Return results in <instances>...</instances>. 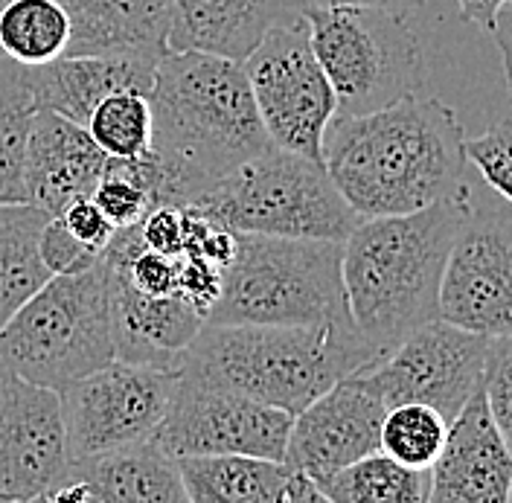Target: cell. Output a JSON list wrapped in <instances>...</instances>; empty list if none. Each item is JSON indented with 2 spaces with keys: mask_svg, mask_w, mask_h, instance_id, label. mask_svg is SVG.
I'll list each match as a JSON object with an SVG mask.
<instances>
[{
  "mask_svg": "<svg viewBox=\"0 0 512 503\" xmlns=\"http://www.w3.org/2000/svg\"><path fill=\"white\" fill-rule=\"evenodd\" d=\"M466 131L437 96H405L370 114H335L323 166L361 219L472 198Z\"/></svg>",
  "mask_w": 512,
  "mask_h": 503,
  "instance_id": "cell-1",
  "label": "cell"
},
{
  "mask_svg": "<svg viewBox=\"0 0 512 503\" xmlns=\"http://www.w3.org/2000/svg\"><path fill=\"white\" fill-rule=\"evenodd\" d=\"M158 204L190 207L198 192L271 146L242 62L169 50L149 91Z\"/></svg>",
  "mask_w": 512,
  "mask_h": 503,
  "instance_id": "cell-2",
  "label": "cell"
},
{
  "mask_svg": "<svg viewBox=\"0 0 512 503\" xmlns=\"http://www.w3.org/2000/svg\"><path fill=\"white\" fill-rule=\"evenodd\" d=\"M472 198L402 216L361 219L341 245V280L358 335L384 358L416 326L440 317L446 259Z\"/></svg>",
  "mask_w": 512,
  "mask_h": 503,
  "instance_id": "cell-3",
  "label": "cell"
},
{
  "mask_svg": "<svg viewBox=\"0 0 512 503\" xmlns=\"http://www.w3.org/2000/svg\"><path fill=\"white\" fill-rule=\"evenodd\" d=\"M379 361L352 323H207L181 364L204 370L262 405L297 416L335 381Z\"/></svg>",
  "mask_w": 512,
  "mask_h": 503,
  "instance_id": "cell-4",
  "label": "cell"
},
{
  "mask_svg": "<svg viewBox=\"0 0 512 503\" xmlns=\"http://www.w3.org/2000/svg\"><path fill=\"white\" fill-rule=\"evenodd\" d=\"M341 245L332 239L236 233V256L224 268L222 294L207 312V323H352L341 280Z\"/></svg>",
  "mask_w": 512,
  "mask_h": 503,
  "instance_id": "cell-5",
  "label": "cell"
},
{
  "mask_svg": "<svg viewBox=\"0 0 512 503\" xmlns=\"http://www.w3.org/2000/svg\"><path fill=\"white\" fill-rule=\"evenodd\" d=\"M233 233L344 242L361 216L332 184L323 160L268 146L230 169L190 204Z\"/></svg>",
  "mask_w": 512,
  "mask_h": 503,
  "instance_id": "cell-6",
  "label": "cell"
},
{
  "mask_svg": "<svg viewBox=\"0 0 512 503\" xmlns=\"http://www.w3.org/2000/svg\"><path fill=\"white\" fill-rule=\"evenodd\" d=\"M114 361L108 268L53 274L0 329V367L32 384H67Z\"/></svg>",
  "mask_w": 512,
  "mask_h": 503,
  "instance_id": "cell-7",
  "label": "cell"
},
{
  "mask_svg": "<svg viewBox=\"0 0 512 503\" xmlns=\"http://www.w3.org/2000/svg\"><path fill=\"white\" fill-rule=\"evenodd\" d=\"M309 41L338 114H370L425 82V56L411 15L376 6H306Z\"/></svg>",
  "mask_w": 512,
  "mask_h": 503,
  "instance_id": "cell-8",
  "label": "cell"
},
{
  "mask_svg": "<svg viewBox=\"0 0 512 503\" xmlns=\"http://www.w3.org/2000/svg\"><path fill=\"white\" fill-rule=\"evenodd\" d=\"M291 422L294 416L286 410L262 405L204 370L181 364L152 440L172 457L254 454L286 460Z\"/></svg>",
  "mask_w": 512,
  "mask_h": 503,
  "instance_id": "cell-9",
  "label": "cell"
},
{
  "mask_svg": "<svg viewBox=\"0 0 512 503\" xmlns=\"http://www.w3.org/2000/svg\"><path fill=\"white\" fill-rule=\"evenodd\" d=\"M242 67L268 140L294 155L323 160V134L338 102L315 59L306 18L274 27Z\"/></svg>",
  "mask_w": 512,
  "mask_h": 503,
  "instance_id": "cell-10",
  "label": "cell"
},
{
  "mask_svg": "<svg viewBox=\"0 0 512 503\" xmlns=\"http://www.w3.org/2000/svg\"><path fill=\"white\" fill-rule=\"evenodd\" d=\"M178 370L108 361L59 390L70 463L149 440L160 425Z\"/></svg>",
  "mask_w": 512,
  "mask_h": 503,
  "instance_id": "cell-11",
  "label": "cell"
},
{
  "mask_svg": "<svg viewBox=\"0 0 512 503\" xmlns=\"http://www.w3.org/2000/svg\"><path fill=\"white\" fill-rule=\"evenodd\" d=\"M489 344L486 335L434 317L355 376L364 378L387 408L416 402L451 422L483 384Z\"/></svg>",
  "mask_w": 512,
  "mask_h": 503,
  "instance_id": "cell-12",
  "label": "cell"
},
{
  "mask_svg": "<svg viewBox=\"0 0 512 503\" xmlns=\"http://www.w3.org/2000/svg\"><path fill=\"white\" fill-rule=\"evenodd\" d=\"M440 317L486 338L512 335V207H469L440 285Z\"/></svg>",
  "mask_w": 512,
  "mask_h": 503,
  "instance_id": "cell-13",
  "label": "cell"
},
{
  "mask_svg": "<svg viewBox=\"0 0 512 503\" xmlns=\"http://www.w3.org/2000/svg\"><path fill=\"white\" fill-rule=\"evenodd\" d=\"M67 469L59 390L0 367V501H44Z\"/></svg>",
  "mask_w": 512,
  "mask_h": 503,
  "instance_id": "cell-14",
  "label": "cell"
},
{
  "mask_svg": "<svg viewBox=\"0 0 512 503\" xmlns=\"http://www.w3.org/2000/svg\"><path fill=\"white\" fill-rule=\"evenodd\" d=\"M384 410L382 396L361 376L335 381L294 416L286 463L318 480L379 451Z\"/></svg>",
  "mask_w": 512,
  "mask_h": 503,
  "instance_id": "cell-15",
  "label": "cell"
},
{
  "mask_svg": "<svg viewBox=\"0 0 512 503\" xmlns=\"http://www.w3.org/2000/svg\"><path fill=\"white\" fill-rule=\"evenodd\" d=\"M428 472L431 503L512 501V448L489 410L483 384L448 422L446 442Z\"/></svg>",
  "mask_w": 512,
  "mask_h": 503,
  "instance_id": "cell-16",
  "label": "cell"
},
{
  "mask_svg": "<svg viewBox=\"0 0 512 503\" xmlns=\"http://www.w3.org/2000/svg\"><path fill=\"white\" fill-rule=\"evenodd\" d=\"M105 259V256H102ZM111 320H114V358L128 364H152L178 370L204 320L192 303L178 294H143L105 259Z\"/></svg>",
  "mask_w": 512,
  "mask_h": 503,
  "instance_id": "cell-17",
  "label": "cell"
},
{
  "mask_svg": "<svg viewBox=\"0 0 512 503\" xmlns=\"http://www.w3.org/2000/svg\"><path fill=\"white\" fill-rule=\"evenodd\" d=\"M108 169V155L94 143L88 128L53 111H35L24 166L27 204L59 216L76 198L91 195Z\"/></svg>",
  "mask_w": 512,
  "mask_h": 503,
  "instance_id": "cell-18",
  "label": "cell"
},
{
  "mask_svg": "<svg viewBox=\"0 0 512 503\" xmlns=\"http://www.w3.org/2000/svg\"><path fill=\"white\" fill-rule=\"evenodd\" d=\"M306 0H172L169 50H198L245 62L259 41L300 21Z\"/></svg>",
  "mask_w": 512,
  "mask_h": 503,
  "instance_id": "cell-19",
  "label": "cell"
},
{
  "mask_svg": "<svg viewBox=\"0 0 512 503\" xmlns=\"http://www.w3.org/2000/svg\"><path fill=\"white\" fill-rule=\"evenodd\" d=\"M70 18L64 56H126L160 62L169 53L172 0H59Z\"/></svg>",
  "mask_w": 512,
  "mask_h": 503,
  "instance_id": "cell-20",
  "label": "cell"
},
{
  "mask_svg": "<svg viewBox=\"0 0 512 503\" xmlns=\"http://www.w3.org/2000/svg\"><path fill=\"white\" fill-rule=\"evenodd\" d=\"M158 62L126 56H59L32 64L30 88L38 111H53L85 126L91 111L114 91H152Z\"/></svg>",
  "mask_w": 512,
  "mask_h": 503,
  "instance_id": "cell-21",
  "label": "cell"
},
{
  "mask_svg": "<svg viewBox=\"0 0 512 503\" xmlns=\"http://www.w3.org/2000/svg\"><path fill=\"white\" fill-rule=\"evenodd\" d=\"M67 477L82 480L94 503H181L187 489L181 480L178 457L158 442H128L123 448L70 463ZM64 477V480H67Z\"/></svg>",
  "mask_w": 512,
  "mask_h": 503,
  "instance_id": "cell-22",
  "label": "cell"
},
{
  "mask_svg": "<svg viewBox=\"0 0 512 503\" xmlns=\"http://www.w3.org/2000/svg\"><path fill=\"white\" fill-rule=\"evenodd\" d=\"M187 501L283 503L291 466L254 454H195L178 457Z\"/></svg>",
  "mask_w": 512,
  "mask_h": 503,
  "instance_id": "cell-23",
  "label": "cell"
},
{
  "mask_svg": "<svg viewBox=\"0 0 512 503\" xmlns=\"http://www.w3.org/2000/svg\"><path fill=\"white\" fill-rule=\"evenodd\" d=\"M47 219L27 201L0 204V329L53 277L38 251Z\"/></svg>",
  "mask_w": 512,
  "mask_h": 503,
  "instance_id": "cell-24",
  "label": "cell"
},
{
  "mask_svg": "<svg viewBox=\"0 0 512 503\" xmlns=\"http://www.w3.org/2000/svg\"><path fill=\"white\" fill-rule=\"evenodd\" d=\"M315 483L329 503H425L431 472L402 466L384 451H373Z\"/></svg>",
  "mask_w": 512,
  "mask_h": 503,
  "instance_id": "cell-25",
  "label": "cell"
},
{
  "mask_svg": "<svg viewBox=\"0 0 512 503\" xmlns=\"http://www.w3.org/2000/svg\"><path fill=\"white\" fill-rule=\"evenodd\" d=\"M27 64L0 53V204H24V166L35 117Z\"/></svg>",
  "mask_w": 512,
  "mask_h": 503,
  "instance_id": "cell-26",
  "label": "cell"
},
{
  "mask_svg": "<svg viewBox=\"0 0 512 503\" xmlns=\"http://www.w3.org/2000/svg\"><path fill=\"white\" fill-rule=\"evenodd\" d=\"M70 18L59 0H9L0 6V53L18 64H44L64 56Z\"/></svg>",
  "mask_w": 512,
  "mask_h": 503,
  "instance_id": "cell-27",
  "label": "cell"
},
{
  "mask_svg": "<svg viewBox=\"0 0 512 503\" xmlns=\"http://www.w3.org/2000/svg\"><path fill=\"white\" fill-rule=\"evenodd\" d=\"M88 134L108 158H143L152 152V105L143 91H114L88 117Z\"/></svg>",
  "mask_w": 512,
  "mask_h": 503,
  "instance_id": "cell-28",
  "label": "cell"
},
{
  "mask_svg": "<svg viewBox=\"0 0 512 503\" xmlns=\"http://www.w3.org/2000/svg\"><path fill=\"white\" fill-rule=\"evenodd\" d=\"M448 422L428 405H393L384 410L379 451L411 469H431L443 442Z\"/></svg>",
  "mask_w": 512,
  "mask_h": 503,
  "instance_id": "cell-29",
  "label": "cell"
},
{
  "mask_svg": "<svg viewBox=\"0 0 512 503\" xmlns=\"http://www.w3.org/2000/svg\"><path fill=\"white\" fill-rule=\"evenodd\" d=\"M463 149L483 184H489L512 207V120L495 123L478 137H466Z\"/></svg>",
  "mask_w": 512,
  "mask_h": 503,
  "instance_id": "cell-30",
  "label": "cell"
},
{
  "mask_svg": "<svg viewBox=\"0 0 512 503\" xmlns=\"http://www.w3.org/2000/svg\"><path fill=\"white\" fill-rule=\"evenodd\" d=\"M483 390L489 410L512 448V335L492 338L483 367Z\"/></svg>",
  "mask_w": 512,
  "mask_h": 503,
  "instance_id": "cell-31",
  "label": "cell"
},
{
  "mask_svg": "<svg viewBox=\"0 0 512 503\" xmlns=\"http://www.w3.org/2000/svg\"><path fill=\"white\" fill-rule=\"evenodd\" d=\"M41 259L47 265L50 274H79L85 268H91L99 262L102 253L91 251L88 245H82L62 221V216H50L44 230H41V242H38Z\"/></svg>",
  "mask_w": 512,
  "mask_h": 503,
  "instance_id": "cell-32",
  "label": "cell"
},
{
  "mask_svg": "<svg viewBox=\"0 0 512 503\" xmlns=\"http://www.w3.org/2000/svg\"><path fill=\"white\" fill-rule=\"evenodd\" d=\"M222 280V268H216V265H210L204 259L187 256V253H178V283H175V294L184 297L187 303H192L204 317H207V312L213 309V303L222 294Z\"/></svg>",
  "mask_w": 512,
  "mask_h": 503,
  "instance_id": "cell-33",
  "label": "cell"
},
{
  "mask_svg": "<svg viewBox=\"0 0 512 503\" xmlns=\"http://www.w3.org/2000/svg\"><path fill=\"white\" fill-rule=\"evenodd\" d=\"M137 233L146 248L178 256L184 248V207L152 204L146 216L137 221Z\"/></svg>",
  "mask_w": 512,
  "mask_h": 503,
  "instance_id": "cell-34",
  "label": "cell"
},
{
  "mask_svg": "<svg viewBox=\"0 0 512 503\" xmlns=\"http://www.w3.org/2000/svg\"><path fill=\"white\" fill-rule=\"evenodd\" d=\"M62 221L67 224V230L82 242V245H88L91 251L102 253L105 251V245L111 242V236H114V224L108 221V216L99 210V204H96L91 195H85V198H76L73 204H67L62 213Z\"/></svg>",
  "mask_w": 512,
  "mask_h": 503,
  "instance_id": "cell-35",
  "label": "cell"
},
{
  "mask_svg": "<svg viewBox=\"0 0 512 503\" xmlns=\"http://www.w3.org/2000/svg\"><path fill=\"white\" fill-rule=\"evenodd\" d=\"M457 3H460V15L469 24H475L483 32H492L498 12L512 0H457Z\"/></svg>",
  "mask_w": 512,
  "mask_h": 503,
  "instance_id": "cell-36",
  "label": "cell"
},
{
  "mask_svg": "<svg viewBox=\"0 0 512 503\" xmlns=\"http://www.w3.org/2000/svg\"><path fill=\"white\" fill-rule=\"evenodd\" d=\"M492 35H495V44L501 50V59H504V70H507V85H510V99H512V3H507L498 18H495V27H492Z\"/></svg>",
  "mask_w": 512,
  "mask_h": 503,
  "instance_id": "cell-37",
  "label": "cell"
},
{
  "mask_svg": "<svg viewBox=\"0 0 512 503\" xmlns=\"http://www.w3.org/2000/svg\"><path fill=\"white\" fill-rule=\"evenodd\" d=\"M425 0H306V6H376V9H390L411 15Z\"/></svg>",
  "mask_w": 512,
  "mask_h": 503,
  "instance_id": "cell-38",
  "label": "cell"
},
{
  "mask_svg": "<svg viewBox=\"0 0 512 503\" xmlns=\"http://www.w3.org/2000/svg\"><path fill=\"white\" fill-rule=\"evenodd\" d=\"M3 3H9V0H0V6H3Z\"/></svg>",
  "mask_w": 512,
  "mask_h": 503,
  "instance_id": "cell-39",
  "label": "cell"
}]
</instances>
